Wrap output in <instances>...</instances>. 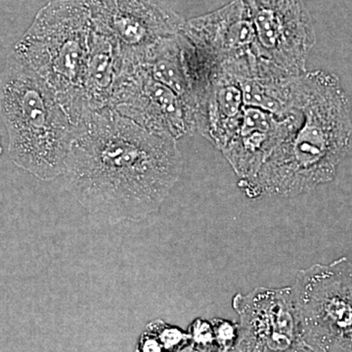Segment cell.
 Returning <instances> with one entry per match:
<instances>
[{
    "label": "cell",
    "instance_id": "obj_1",
    "mask_svg": "<svg viewBox=\"0 0 352 352\" xmlns=\"http://www.w3.org/2000/svg\"><path fill=\"white\" fill-rule=\"evenodd\" d=\"M176 141L113 109L88 113L69 149L65 188L98 219L142 221L161 208L182 175Z\"/></svg>",
    "mask_w": 352,
    "mask_h": 352
},
{
    "label": "cell",
    "instance_id": "obj_2",
    "mask_svg": "<svg viewBox=\"0 0 352 352\" xmlns=\"http://www.w3.org/2000/svg\"><path fill=\"white\" fill-rule=\"evenodd\" d=\"M302 122L264 163L256 177L240 180L245 195L291 198L333 182L352 145L349 97L340 78L324 71L305 74Z\"/></svg>",
    "mask_w": 352,
    "mask_h": 352
},
{
    "label": "cell",
    "instance_id": "obj_3",
    "mask_svg": "<svg viewBox=\"0 0 352 352\" xmlns=\"http://www.w3.org/2000/svg\"><path fill=\"white\" fill-rule=\"evenodd\" d=\"M0 104L11 161L43 182L62 177L78 120L14 51L2 68Z\"/></svg>",
    "mask_w": 352,
    "mask_h": 352
},
{
    "label": "cell",
    "instance_id": "obj_4",
    "mask_svg": "<svg viewBox=\"0 0 352 352\" xmlns=\"http://www.w3.org/2000/svg\"><path fill=\"white\" fill-rule=\"evenodd\" d=\"M92 34L94 25L83 0H53L38 11L13 50L76 117L90 110L82 88Z\"/></svg>",
    "mask_w": 352,
    "mask_h": 352
},
{
    "label": "cell",
    "instance_id": "obj_5",
    "mask_svg": "<svg viewBox=\"0 0 352 352\" xmlns=\"http://www.w3.org/2000/svg\"><path fill=\"white\" fill-rule=\"evenodd\" d=\"M294 298L309 352H352V261L340 258L298 271Z\"/></svg>",
    "mask_w": 352,
    "mask_h": 352
},
{
    "label": "cell",
    "instance_id": "obj_6",
    "mask_svg": "<svg viewBox=\"0 0 352 352\" xmlns=\"http://www.w3.org/2000/svg\"><path fill=\"white\" fill-rule=\"evenodd\" d=\"M261 59L275 78L307 73L316 43L311 16L302 0H244Z\"/></svg>",
    "mask_w": 352,
    "mask_h": 352
},
{
    "label": "cell",
    "instance_id": "obj_7",
    "mask_svg": "<svg viewBox=\"0 0 352 352\" xmlns=\"http://www.w3.org/2000/svg\"><path fill=\"white\" fill-rule=\"evenodd\" d=\"M111 109L148 131L176 140L197 131L195 106L131 56L124 58Z\"/></svg>",
    "mask_w": 352,
    "mask_h": 352
},
{
    "label": "cell",
    "instance_id": "obj_8",
    "mask_svg": "<svg viewBox=\"0 0 352 352\" xmlns=\"http://www.w3.org/2000/svg\"><path fill=\"white\" fill-rule=\"evenodd\" d=\"M183 34L219 67L238 78H278L259 53L256 32L244 0L186 22Z\"/></svg>",
    "mask_w": 352,
    "mask_h": 352
},
{
    "label": "cell",
    "instance_id": "obj_9",
    "mask_svg": "<svg viewBox=\"0 0 352 352\" xmlns=\"http://www.w3.org/2000/svg\"><path fill=\"white\" fill-rule=\"evenodd\" d=\"M239 339L228 352H309L303 340L293 287H259L232 300Z\"/></svg>",
    "mask_w": 352,
    "mask_h": 352
},
{
    "label": "cell",
    "instance_id": "obj_10",
    "mask_svg": "<svg viewBox=\"0 0 352 352\" xmlns=\"http://www.w3.org/2000/svg\"><path fill=\"white\" fill-rule=\"evenodd\" d=\"M97 31L120 44L124 54L142 52L177 36L186 24L162 0H83Z\"/></svg>",
    "mask_w": 352,
    "mask_h": 352
},
{
    "label": "cell",
    "instance_id": "obj_11",
    "mask_svg": "<svg viewBox=\"0 0 352 352\" xmlns=\"http://www.w3.org/2000/svg\"><path fill=\"white\" fill-rule=\"evenodd\" d=\"M302 122V109L282 117L263 109L245 106L239 129L222 154L240 180H251L272 152Z\"/></svg>",
    "mask_w": 352,
    "mask_h": 352
},
{
    "label": "cell",
    "instance_id": "obj_12",
    "mask_svg": "<svg viewBox=\"0 0 352 352\" xmlns=\"http://www.w3.org/2000/svg\"><path fill=\"white\" fill-rule=\"evenodd\" d=\"M244 108L238 78L217 71L197 109V131L222 151L239 129Z\"/></svg>",
    "mask_w": 352,
    "mask_h": 352
},
{
    "label": "cell",
    "instance_id": "obj_13",
    "mask_svg": "<svg viewBox=\"0 0 352 352\" xmlns=\"http://www.w3.org/2000/svg\"><path fill=\"white\" fill-rule=\"evenodd\" d=\"M124 64V53L120 44L94 27L82 88L83 98L90 110L111 109Z\"/></svg>",
    "mask_w": 352,
    "mask_h": 352
},
{
    "label": "cell",
    "instance_id": "obj_14",
    "mask_svg": "<svg viewBox=\"0 0 352 352\" xmlns=\"http://www.w3.org/2000/svg\"><path fill=\"white\" fill-rule=\"evenodd\" d=\"M157 336L166 352H177L191 344V336L188 331H183L163 320H154L146 326Z\"/></svg>",
    "mask_w": 352,
    "mask_h": 352
},
{
    "label": "cell",
    "instance_id": "obj_15",
    "mask_svg": "<svg viewBox=\"0 0 352 352\" xmlns=\"http://www.w3.org/2000/svg\"><path fill=\"white\" fill-rule=\"evenodd\" d=\"M188 332L196 352H219L212 321L198 318L192 322Z\"/></svg>",
    "mask_w": 352,
    "mask_h": 352
},
{
    "label": "cell",
    "instance_id": "obj_16",
    "mask_svg": "<svg viewBox=\"0 0 352 352\" xmlns=\"http://www.w3.org/2000/svg\"><path fill=\"white\" fill-rule=\"evenodd\" d=\"M212 321L219 352H228L239 339V323L214 318Z\"/></svg>",
    "mask_w": 352,
    "mask_h": 352
},
{
    "label": "cell",
    "instance_id": "obj_17",
    "mask_svg": "<svg viewBox=\"0 0 352 352\" xmlns=\"http://www.w3.org/2000/svg\"><path fill=\"white\" fill-rule=\"evenodd\" d=\"M134 352H166L157 336L145 329L141 333Z\"/></svg>",
    "mask_w": 352,
    "mask_h": 352
},
{
    "label": "cell",
    "instance_id": "obj_18",
    "mask_svg": "<svg viewBox=\"0 0 352 352\" xmlns=\"http://www.w3.org/2000/svg\"><path fill=\"white\" fill-rule=\"evenodd\" d=\"M177 352H195V351H194L193 346L190 344V346L184 347L182 351Z\"/></svg>",
    "mask_w": 352,
    "mask_h": 352
},
{
    "label": "cell",
    "instance_id": "obj_19",
    "mask_svg": "<svg viewBox=\"0 0 352 352\" xmlns=\"http://www.w3.org/2000/svg\"><path fill=\"white\" fill-rule=\"evenodd\" d=\"M196 352V351H195Z\"/></svg>",
    "mask_w": 352,
    "mask_h": 352
}]
</instances>
